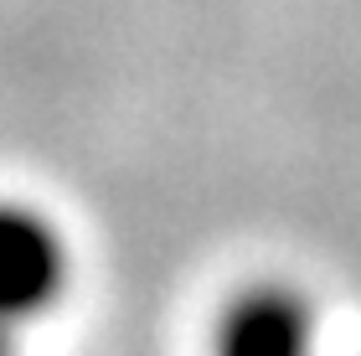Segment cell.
I'll return each instance as SVG.
<instances>
[{"mask_svg":"<svg viewBox=\"0 0 361 356\" xmlns=\"http://www.w3.org/2000/svg\"><path fill=\"white\" fill-rule=\"evenodd\" d=\"M356 356H361V351H356Z\"/></svg>","mask_w":361,"mask_h":356,"instance_id":"3","label":"cell"},{"mask_svg":"<svg viewBox=\"0 0 361 356\" xmlns=\"http://www.w3.org/2000/svg\"><path fill=\"white\" fill-rule=\"evenodd\" d=\"M212 356H325L320 305L294 279H248L212 320Z\"/></svg>","mask_w":361,"mask_h":356,"instance_id":"2","label":"cell"},{"mask_svg":"<svg viewBox=\"0 0 361 356\" xmlns=\"http://www.w3.org/2000/svg\"><path fill=\"white\" fill-rule=\"evenodd\" d=\"M78 279L68 228L26 197H0V356H21L26 341L62 310Z\"/></svg>","mask_w":361,"mask_h":356,"instance_id":"1","label":"cell"}]
</instances>
